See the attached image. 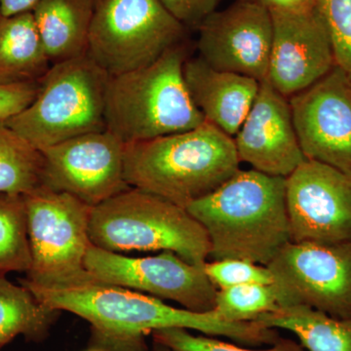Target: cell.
Segmentation results:
<instances>
[{
    "instance_id": "3957f363",
    "label": "cell",
    "mask_w": 351,
    "mask_h": 351,
    "mask_svg": "<svg viewBox=\"0 0 351 351\" xmlns=\"http://www.w3.org/2000/svg\"><path fill=\"white\" fill-rule=\"evenodd\" d=\"M233 138L205 121L191 130L124 147V178L131 188L186 208L240 170Z\"/></svg>"
},
{
    "instance_id": "f1b7e54d",
    "label": "cell",
    "mask_w": 351,
    "mask_h": 351,
    "mask_svg": "<svg viewBox=\"0 0 351 351\" xmlns=\"http://www.w3.org/2000/svg\"><path fill=\"white\" fill-rule=\"evenodd\" d=\"M221 0H159L186 27L197 29L208 16L217 10Z\"/></svg>"
},
{
    "instance_id": "4dcf8cb0",
    "label": "cell",
    "mask_w": 351,
    "mask_h": 351,
    "mask_svg": "<svg viewBox=\"0 0 351 351\" xmlns=\"http://www.w3.org/2000/svg\"><path fill=\"white\" fill-rule=\"evenodd\" d=\"M40 0H0V14L2 17L32 12Z\"/></svg>"
},
{
    "instance_id": "9a60e30c",
    "label": "cell",
    "mask_w": 351,
    "mask_h": 351,
    "mask_svg": "<svg viewBox=\"0 0 351 351\" xmlns=\"http://www.w3.org/2000/svg\"><path fill=\"white\" fill-rule=\"evenodd\" d=\"M269 13L272 43L265 80L289 99L317 82L336 66L334 50L317 6Z\"/></svg>"
},
{
    "instance_id": "7402d4cb",
    "label": "cell",
    "mask_w": 351,
    "mask_h": 351,
    "mask_svg": "<svg viewBox=\"0 0 351 351\" xmlns=\"http://www.w3.org/2000/svg\"><path fill=\"white\" fill-rule=\"evenodd\" d=\"M43 152L0 121V193L27 195L43 186Z\"/></svg>"
},
{
    "instance_id": "7c38bea8",
    "label": "cell",
    "mask_w": 351,
    "mask_h": 351,
    "mask_svg": "<svg viewBox=\"0 0 351 351\" xmlns=\"http://www.w3.org/2000/svg\"><path fill=\"white\" fill-rule=\"evenodd\" d=\"M291 241L351 242V175L306 159L286 178Z\"/></svg>"
},
{
    "instance_id": "44dd1931",
    "label": "cell",
    "mask_w": 351,
    "mask_h": 351,
    "mask_svg": "<svg viewBox=\"0 0 351 351\" xmlns=\"http://www.w3.org/2000/svg\"><path fill=\"white\" fill-rule=\"evenodd\" d=\"M61 311L43 304L29 289L0 274V350L18 336L40 343L47 338Z\"/></svg>"
},
{
    "instance_id": "cb8c5ba5",
    "label": "cell",
    "mask_w": 351,
    "mask_h": 351,
    "mask_svg": "<svg viewBox=\"0 0 351 351\" xmlns=\"http://www.w3.org/2000/svg\"><path fill=\"white\" fill-rule=\"evenodd\" d=\"M279 307L274 284H248L218 290L214 311L226 320L250 322Z\"/></svg>"
},
{
    "instance_id": "e0dca14e",
    "label": "cell",
    "mask_w": 351,
    "mask_h": 351,
    "mask_svg": "<svg viewBox=\"0 0 351 351\" xmlns=\"http://www.w3.org/2000/svg\"><path fill=\"white\" fill-rule=\"evenodd\" d=\"M184 75L189 94L205 121L234 137L250 112L261 82L249 76L219 71L199 56L186 59Z\"/></svg>"
},
{
    "instance_id": "d6986e66",
    "label": "cell",
    "mask_w": 351,
    "mask_h": 351,
    "mask_svg": "<svg viewBox=\"0 0 351 351\" xmlns=\"http://www.w3.org/2000/svg\"><path fill=\"white\" fill-rule=\"evenodd\" d=\"M52 66L32 12L0 17V83L39 82Z\"/></svg>"
},
{
    "instance_id": "5b68a950",
    "label": "cell",
    "mask_w": 351,
    "mask_h": 351,
    "mask_svg": "<svg viewBox=\"0 0 351 351\" xmlns=\"http://www.w3.org/2000/svg\"><path fill=\"white\" fill-rule=\"evenodd\" d=\"M89 237L113 253L170 251L196 265H204L211 250L206 230L186 208L136 188L92 208Z\"/></svg>"
},
{
    "instance_id": "9c48e42d",
    "label": "cell",
    "mask_w": 351,
    "mask_h": 351,
    "mask_svg": "<svg viewBox=\"0 0 351 351\" xmlns=\"http://www.w3.org/2000/svg\"><path fill=\"white\" fill-rule=\"evenodd\" d=\"M279 306H308L351 318V242H289L267 265Z\"/></svg>"
},
{
    "instance_id": "83f0119b",
    "label": "cell",
    "mask_w": 351,
    "mask_h": 351,
    "mask_svg": "<svg viewBox=\"0 0 351 351\" xmlns=\"http://www.w3.org/2000/svg\"><path fill=\"white\" fill-rule=\"evenodd\" d=\"M39 82L0 83V121H7L29 107L38 93Z\"/></svg>"
},
{
    "instance_id": "e575fe53",
    "label": "cell",
    "mask_w": 351,
    "mask_h": 351,
    "mask_svg": "<svg viewBox=\"0 0 351 351\" xmlns=\"http://www.w3.org/2000/svg\"><path fill=\"white\" fill-rule=\"evenodd\" d=\"M0 17H1V14H0Z\"/></svg>"
},
{
    "instance_id": "1f68e13d",
    "label": "cell",
    "mask_w": 351,
    "mask_h": 351,
    "mask_svg": "<svg viewBox=\"0 0 351 351\" xmlns=\"http://www.w3.org/2000/svg\"><path fill=\"white\" fill-rule=\"evenodd\" d=\"M154 351H172L169 350V348H166V346L158 345V343H154Z\"/></svg>"
},
{
    "instance_id": "6da1fadb",
    "label": "cell",
    "mask_w": 351,
    "mask_h": 351,
    "mask_svg": "<svg viewBox=\"0 0 351 351\" xmlns=\"http://www.w3.org/2000/svg\"><path fill=\"white\" fill-rule=\"evenodd\" d=\"M21 284L46 306L69 311L89 322L97 341L107 350L145 351V335L166 328L226 337L247 346H272L280 338L276 329L254 321L232 322L215 311L196 313L178 308L152 295L117 286L95 283L68 290H50L32 285L25 279Z\"/></svg>"
},
{
    "instance_id": "ba28073f",
    "label": "cell",
    "mask_w": 351,
    "mask_h": 351,
    "mask_svg": "<svg viewBox=\"0 0 351 351\" xmlns=\"http://www.w3.org/2000/svg\"><path fill=\"white\" fill-rule=\"evenodd\" d=\"M186 27L159 0H101L87 55L110 76L149 66L182 43Z\"/></svg>"
},
{
    "instance_id": "d4e9b609",
    "label": "cell",
    "mask_w": 351,
    "mask_h": 351,
    "mask_svg": "<svg viewBox=\"0 0 351 351\" xmlns=\"http://www.w3.org/2000/svg\"><path fill=\"white\" fill-rule=\"evenodd\" d=\"M152 336L154 343L173 351H306L301 343L281 337L269 348L258 350L233 345L211 336H195L182 328L156 330Z\"/></svg>"
},
{
    "instance_id": "ffe728a7",
    "label": "cell",
    "mask_w": 351,
    "mask_h": 351,
    "mask_svg": "<svg viewBox=\"0 0 351 351\" xmlns=\"http://www.w3.org/2000/svg\"><path fill=\"white\" fill-rule=\"evenodd\" d=\"M254 322L293 332L306 351H351V318H335L308 306L279 307Z\"/></svg>"
},
{
    "instance_id": "7a4b0ae2",
    "label": "cell",
    "mask_w": 351,
    "mask_h": 351,
    "mask_svg": "<svg viewBox=\"0 0 351 351\" xmlns=\"http://www.w3.org/2000/svg\"><path fill=\"white\" fill-rule=\"evenodd\" d=\"M186 210L206 230L211 261L267 265L291 242L286 178L239 170Z\"/></svg>"
},
{
    "instance_id": "30bf717a",
    "label": "cell",
    "mask_w": 351,
    "mask_h": 351,
    "mask_svg": "<svg viewBox=\"0 0 351 351\" xmlns=\"http://www.w3.org/2000/svg\"><path fill=\"white\" fill-rule=\"evenodd\" d=\"M87 271L98 282L149 293L196 313L214 311L217 288L203 265H193L170 251L154 257L129 258L94 246L85 257Z\"/></svg>"
},
{
    "instance_id": "4fadbf2b",
    "label": "cell",
    "mask_w": 351,
    "mask_h": 351,
    "mask_svg": "<svg viewBox=\"0 0 351 351\" xmlns=\"http://www.w3.org/2000/svg\"><path fill=\"white\" fill-rule=\"evenodd\" d=\"M304 156L351 175V77L335 66L289 98Z\"/></svg>"
},
{
    "instance_id": "ac0fdd59",
    "label": "cell",
    "mask_w": 351,
    "mask_h": 351,
    "mask_svg": "<svg viewBox=\"0 0 351 351\" xmlns=\"http://www.w3.org/2000/svg\"><path fill=\"white\" fill-rule=\"evenodd\" d=\"M96 0H40L32 11L52 64L87 54Z\"/></svg>"
},
{
    "instance_id": "8992f818",
    "label": "cell",
    "mask_w": 351,
    "mask_h": 351,
    "mask_svg": "<svg viewBox=\"0 0 351 351\" xmlns=\"http://www.w3.org/2000/svg\"><path fill=\"white\" fill-rule=\"evenodd\" d=\"M108 78L87 54L52 64L31 105L5 122L39 151L107 130Z\"/></svg>"
},
{
    "instance_id": "d6a6232c",
    "label": "cell",
    "mask_w": 351,
    "mask_h": 351,
    "mask_svg": "<svg viewBox=\"0 0 351 351\" xmlns=\"http://www.w3.org/2000/svg\"><path fill=\"white\" fill-rule=\"evenodd\" d=\"M89 351H108V350H89Z\"/></svg>"
},
{
    "instance_id": "484cf974",
    "label": "cell",
    "mask_w": 351,
    "mask_h": 351,
    "mask_svg": "<svg viewBox=\"0 0 351 351\" xmlns=\"http://www.w3.org/2000/svg\"><path fill=\"white\" fill-rule=\"evenodd\" d=\"M336 64L351 77V0H317Z\"/></svg>"
},
{
    "instance_id": "d590c367",
    "label": "cell",
    "mask_w": 351,
    "mask_h": 351,
    "mask_svg": "<svg viewBox=\"0 0 351 351\" xmlns=\"http://www.w3.org/2000/svg\"><path fill=\"white\" fill-rule=\"evenodd\" d=\"M173 351V350H172Z\"/></svg>"
},
{
    "instance_id": "603a6c76",
    "label": "cell",
    "mask_w": 351,
    "mask_h": 351,
    "mask_svg": "<svg viewBox=\"0 0 351 351\" xmlns=\"http://www.w3.org/2000/svg\"><path fill=\"white\" fill-rule=\"evenodd\" d=\"M31 265L25 196L0 193V274H27Z\"/></svg>"
},
{
    "instance_id": "52a82bcc",
    "label": "cell",
    "mask_w": 351,
    "mask_h": 351,
    "mask_svg": "<svg viewBox=\"0 0 351 351\" xmlns=\"http://www.w3.org/2000/svg\"><path fill=\"white\" fill-rule=\"evenodd\" d=\"M24 196L32 254L25 280L50 290L100 283L85 267L93 207L43 186Z\"/></svg>"
},
{
    "instance_id": "4316f807",
    "label": "cell",
    "mask_w": 351,
    "mask_h": 351,
    "mask_svg": "<svg viewBox=\"0 0 351 351\" xmlns=\"http://www.w3.org/2000/svg\"><path fill=\"white\" fill-rule=\"evenodd\" d=\"M203 269L217 290L248 284L272 285L274 283V276L267 265L248 261L237 258L211 261L205 263Z\"/></svg>"
},
{
    "instance_id": "f546056e",
    "label": "cell",
    "mask_w": 351,
    "mask_h": 351,
    "mask_svg": "<svg viewBox=\"0 0 351 351\" xmlns=\"http://www.w3.org/2000/svg\"><path fill=\"white\" fill-rule=\"evenodd\" d=\"M270 11H302L315 8L317 0H243Z\"/></svg>"
},
{
    "instance_id": "836d02e7",
    "label": "cell",
    "mask_w": 351,
    "mask_h": 351,
    "mask_svg": "<svg viewBox=\"0 0 351 351\" xmlns=\"http://www.w3.org/2000/svg\"><path fill=\"white\" fill-rule=\"evenodd\" d=\"M99 1H101V0H96L97 3H98Z\"/></svg>"
},
{
    "instance_id": "277c9868",
    "label": "cell",
    "mask_w": 351,
    "mask_h": 351,
    "mask_svg": "<svg viewBox=\"0 0 351 351\" xmlns=\"http://www.w3.org/2000/svg\"><path fill=\"white\" fill-rule=\"evenodd\" d=\"M186 59V46L180 43L149 66L110 76L106 92L107 130L129 144L204 123L184 80Z\"/></svg>"
},
{
    "instance_id": "2e32d148",
    "label": "cell",
    "mask_w": 351,
    "mask_h": 351,
    "mask_svg": "<svg viewBox=\"0 0 351 351\" xmlns=\"http://www.w3.org/2000/svg\"><path fill=\"white\" fill-rule=\"evenodd\" d=\"M240 163L274 177L287 178L306 160L287 97L261 82L250 112L233 137Z\"/></svg>"
},
{
    "instance_id": "5bb4252c",
    "label": "cell",
    "mask_w": 351,
    "mask_h": 351,
    "mask_svg": "<svg viewBox=\"0 0 351 351\" xmlns=\"http://www.w3.org/2000/svg\"><path fill=\"white\" fill-rule=\"evenodd\" d=\"M199 57L219 71L263 82L269 71L271 16L263 7L237 0L197 27Z\"/></svg>"
},
{
    "instance_id": "8fae6325",
    "label": "cell",
    "mask_w": 351,
    "mask_h": 351,
    "mask_svg": "<svg viewBox=\"0 0 351 351\" xmlns=\"http://www.w3.org/2000/svg\"><path fill=\"white\" fill-rule=\"evenodd\" d=\"M124 147L104 130L43 149V186L97 206L131 188L124 178Z\"/></svg>"
}]
</instances>
